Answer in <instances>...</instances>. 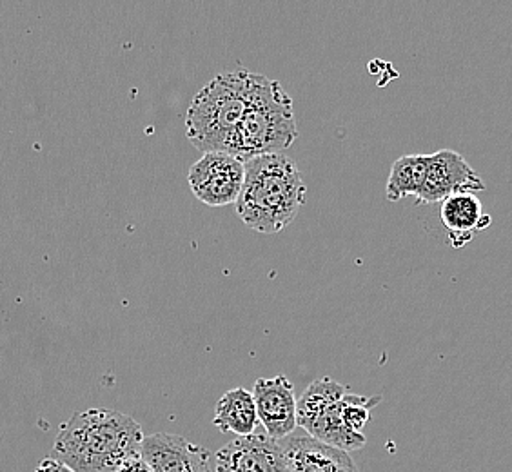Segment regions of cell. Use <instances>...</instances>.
Wrapping results in <instances>:
<instances>
[{"mask_svg":"<svg viewBox=\"0 0 512 472\" xmlns=\"http://www.w3.org/2000/svg\"><path fill=\"white\" fill-rule=\"evenodd\" d=\"M142 456L155 472H217V462L206 447L169 433L144 438Z\"/></svg>","mask_w":512,"mask_h":472,"instance_id":"9","label":"cell"},{"mask_svg":"<svg viewBox=\"0 0 512 472\" xmlns=\"http://www.w3.org/2000/svg\"><path fill=\"white\" fill-rule=\"evenodd\" d=\"M188 182L206 206L237 204L246 182V162L229 153H206L189 169Z\"/></svg>","mask_w":512,"mask_h":472,"instance_id":"6","label":"cell"},{"mask_svg":"<svg viewBox=\"0 0 512 472\" xmlns=\"http://www.w3.org/2000/svg\"><path fill=\"white\" fill-rule=\"evenodd\" d=\"M117 472H155L151 469V465H149L146 460H144V456L140 454V456H135V458H129L128 462L122 463L119 467V471Z\"/></svg>","mask_w":512,"mask_h":472,"instance_id":"15","label":"cell"},{"mask_svg":"<svg viewBox=\"0 0 512 472\" xmlns=\"http://www.w3.org/2000/svg\"><path fill=\"white\" fill-rule=\"evenodd\" d=\"M35 472H75L71 467H68L66 463L60 462L57 458H44L39 463V467L35 469Z\"/></svg>","mask_w":512,"mask_h":472,"instance_id":"16","label":"cell"},{"mask_svg":"<svg viewBox=\"0 0 512 472\" xmlns=\"http://www.w3.org/2000/svg\"><path fill=\"white\" fill-rule=\"evenodd\" d=\"M215 462L217 472H289L282 442L262 433L227 443Z\"/></svg>","mask_w":512,"mask_h":472,"instance_id":"10","label":"cell"},{"mask_svg":"<svg viewBox=\"0 0 512 472\" xmlns=\"http://www.w3.org/2000/svg\"><path fill=\"white\" fill-rule=\"evenodd\" d=\"M306 197V184L293 158L282 153L251 158L237 202L238 217L253 231L275 235L295 220Z\"/></svg>","mask_w":512,"mask_h":472,"instance_id":"2","label":"cell"},{"mask_svg":"<svg viewBox=\"0 0 512 472\" xmlns=\"http://www.w3.org/2000/svg\"><path fill=\"white\" fill-rule=\"evenodd\" d=\"M442 224L447 227L454 249L465 246L474 233L489 226L491 218L483 215L482 202L474 193H458L440 206Z\"/></svg>","mask_w":512,"mask_h":472,"instance_id":"12","label":"cell"},{"mask_svg":"<svg viewBox=\"0 0 512 472\" xmlns=\"http://www.w3.org/2000/svg\"><path fill=\"white\" fill-rule=\"evenodd\" d=\"M282 445L289 472H358L347 451L320 442L309 434L286 438Z\"/></svg>","mask_w":512,"mask_h":472,"instance_id":"11","label":"cell"},{"mask_svg":"<svg viewBox=\"0 0 512 472\" xmlns=\"http://www.w3.org/2000/svg\"><path fill=\"white\" fill-rule=\"evenodd\" d=\"M258 418L267 436L286 440L298 427V400L295 387L280 374L275 378H258L253 387Z\"/></svg>","mask_w":512,"mask_h":472,"instance_id":"8","label":"cell"},{"mask_svg":"<svg viewBox=\"0 0 512 472\" xmlns=\"http://www.w3.org/2000/svg\"><path fill=\"white\" fill-rule=\"evenodd\" d=\"M347 393L344 385L329 376L315 380L298 400V427L342 451L362 449L364 434L353 433L342 420V404Z\"/></svg>","mask_w":512,"mask_h":472,"instance_id":"5","label":"cell"},{"mask_svg":"<svg viewBox=\"0 0 512 472\" xmlns=\"http://www.w3.org/2000/svg\"><path fill=\"white\" fill-rule=\"evenodd\" d=\"M427 166H429V155H407V157L398 158L387 178V187H385L387 200L398 202L411 195L414 198L418 197L424 187Z\"/></svg>","mask_w":512,"mask_h":472,"instance_id":"14","label":"cell"},{"mask_svg":"<svg viewBox=\"0 0 512 472\" xmlns=\"http://www.w3.org/2000/svg\"><path fill=\"white\" fill-rule=\"evenodd\" d=\"M298 137L293 100L280 82L253 75L251 104L226 153L240 160L278 155Z\"/></svg>","mask_w":512,"mask_h":472,"instance_id":"4","label":"cell"},{"mask_svg":"<svg viewBox=\"0 0 512 472\" xmlns=\"http://www.w3.org/2000/svg\"><path fill=\"white\" fill-rule=\"evenodd\" d=\"M251 71H224L198 91L186 115V137L195 149L226 153L253 93Z\"/></svg>","mask_w":512,"mask_h":472,"instance_id":"3","label":"cell"},{"mask_svg":"<svg viewBox=\"0 0 512 472\" xmlns=\"http://www.w3.org/2000/svg\"><path fill=\"white\" fill-rule=\"evenodd\" d=\"M213 423L222 433L235 434L238 438H247L256 434L260 423L255 396L244 387H237L224 393L218 400Z\"/></svg>","mask_w":512,"mask_h":472,"instance_id":"13","label":"cell"},{"mask_svg":"<svg viewBox=\"0 0 512 472\" xmlns=\"http://www.w3.org/2000/svg\"><path fill=\"white\" fill-rule=\"evenodd\" d=\"M144 438L142 427L128 414L89 409L60 425L53 458L75 472H117L122 463L142 454Z\"/></svg>","mask_w":512,"mask_h":472,"instance_id":"1","label":"cell"},{"mask_svg":"<svg viewBox=\"0 0 512 472\" xmlns=\"http://www.w3.org/2000/svg\"><path fill=\"white\" fill-rule=\"evenodd\" d=\"M483 189L485 182L460 153L440 149L429 155L424 187L416 197V204H442L458 193H476Z\"/></svg>","mask_w":512,"mask_h":472,"instance_id":"7","label":"cell"}]
</instances>
